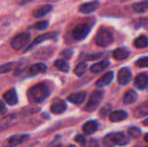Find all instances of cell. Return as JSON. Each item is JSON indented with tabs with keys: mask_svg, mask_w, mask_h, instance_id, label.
I'll list each match as a JSON object with an SVG mask.
<instances>
[{
	"mask_svg": "<svg viewBox=\"0 0 148 147\" xmlns=\"http://www.w3.org/2000/svg\"><path fill=\"white\" fill-rule=\"evenodd\" d=\"M128 133L134 138H139L141 135V131L137 127H131L128 130Z\"/></svg>",
	"mask_w": 148,
	"mask_h": 147,
	"instance_id": "obj_32",
	"label": "cell"
},
{
	"mask_svg": "<svg viewBox=\"0 0 148 147\" xmlns=\"http://www.w3.org/2000/svg\"><path fill=\"white\" fill-rule=\"evenodd\" d=\"M6 111H7V107H6L5 104H4L3 102L0 101V115L5 113Z\"/></svg>",
	"mask_w": 148,
	"mask_h": 147,
	"instance_id": "obj_38",
	"label": "cell"
},
{
	"mask_svg": "<svg viewBox=\"0 0 148 147\" xmlns=\"http://www.w3.org/2000/svg\"><path fill=\"white\" fill-rule=\"evenodd\" d=\"M12 68H13V63L12 62L3 64V65L0 66V75L9 73L12 70Z\"/></svg>",
	"mask_w": 148,
	"mask_h": 147,
	"instance_id": "obj_30",
	"label": "cell"
},
{
	"mask_svg": "<svg viewBox=\"0 0 148 147\" xmlns=\"http://www.w3.org/2000/svg\"><path fill=\"white\" fill-rule=\"evenodd\" d=\"M109 66V62L108 61H101L100 62H97L95 64H94L92 67H91V71L93 73H95V74H98L103 70H105L107 68H108Z\"/></svg>",
	"mask_w": 148,
	"mask_h": 147,
	"instance_id": "obj_24",
	"label": "cell"
},
{
	"mask_svg": "<svg viewBox=\"0 0 148 147\" xmlns=\"http://www.w3.org/2000/svg\"><path fill=\"white\" fill-rule=\"evenodd\" d=\"M3 99L6 101V103L10 106H14V105L17 104V102H18V97H17L16 92L14 89H11V90L6 92L3 94Z\"/></svg>",
	"mask_w": 148,
	"mask_h": 147,
	"instance_id": "obj_15",
	"label": "cell"
},
{
	"mask_svg": "<svg viewBox=\"0 0 148 147\" xmlns=\"http://www.w3.org/2000/svg\"><path fill=\"white\" fill-rule=\"evenodd\" d=\"M130 52L125 48H118L113 52V57L117 61H122L128 57Z\"/></svg>",
	"mask_w": 148,
	"mask_h": 147,
	"instance_id": "obj_18",
	"label": "cell"
},
{
	"mask_svg": "<svg viewBox=\"0 0 148 147\" xmlns=\"http://www.w3.org/2000/svg\"><path fill=\"white\" fill-rule=\"evenodd\" d=\"M147 147H148V146H147Z\"/></svg>",
	"mask_w": 148,
	"mask_h": 147,
	"instance_id": "obj_43",
	"label": "cell"
},
{
	"mask_svg": "<svg viewBox=\"0 0 148 147\" xmlns=\"http://www.w3.org/2000/svg\"><path fill=\"white\" fill-rule=\"evenodd\" d=\"M86 147H100L98 142L95 139H91L88 143H87V145L85 146Z\"/></svg>",
	"mask_w": 148,
	"mask_h": 147,
	"instance_id": "obj_37",
	"label": "cell"
},
{
	"mask_svg": "<svg viewBox=\"0 0 148 147\" xmlns=\"http://www.w3.org/2000/svg\"><path fill=\"white\" fill-rule=\"evenodd\" d=\"M133 9L137 13H145L148 11V0H143L133 4Z\"/></svg>",
	"mask_w": 148,
	"mask_h": 147,
	"instance_id": "obj_23",
	"label": "cell"
},
{
	"mask_svg": "<svg viewBox=\"0 0 148 147\" xmlns=\"http://www.w3.org/2000/svg\"><path fill=\"white\" fill-rule=\"evenodd\" d=\"M114 140L116 146H127L130 142L129 138L123 133H114Z\"/></svg>",
	"mask_w": 148,
	"mask_h": 147,
	"instance_id": "obj_22",
	"label": "cell"
},
{
	"mask_svg": "<svg viewBox=\"0 0 148 147\" xmlns=\"http://www.w3.org/2000/svg\"><path fill=\"white\" fill-rule=\"evenodd\" d=\"M87 97V94L84 92H81V93H75L70 94L68 97V101H70L71 103H74L75 105H80L82 104L84 102V101L86 100Z\"/></svg>",
	"mask_w": 148,
	"mask_h": 147,
	"instance_id": "obj_13",
	"label": "cell"
},
{
	"mask_svg": "<svg viewBox=\"0 0 148 147\" xmlns=\"http://www.w3.org/2000/svg\"><path fill=\"white\" fill-rule=\"evenodd\" d=\"M99 6L100 3L98 1H92L82 4L79 8V10L83 14H90L95 12L99 8Z\"/></svg>",
	"mask_w": 148,
	"mask_h": 147,
	"instance_id": "obj_10",
	"label": "cell"
},
{
	"mask_svg": "<svg viewBox=\"0 0 148 147\" xmlns=\"http://www.w3.org/2000/svg\"><path fill=\"white\" fill-rule=\"evenodd\" d=\"M134 44L137 49H145L148 47V37L146 36H140L134 40Z\"/></svg>",
	"mask_w": 148,
	"mask_h": 147,
	"instance_id": "obj_25",
	"label": "cell"
},
{
	"mask_svg": "<svg viewBox=\"0 0 148 147\" xmlns=\"http://www.w3.org/2000/svg\"><path fill=\"white\" fill-rule=\"evenodd\" d=\"M68 147H76V146H68Z\"/></svg>",
	"mask_w": 148,
	"mask_h": 147,
	"instance_id": "obj_42",
	"label": "cell"
},
{
	"mask_svg": "<svg viewBox=\"0 0 148 147\" xmlns=\"http://www.w3.org/2000/svg\"><path fill=\"white\" fill-rule=\"evenodd\" d=\"M67 109V105L65 101L60 99H56L52 101L50 106V111L54 114H61Z\"/></svg>",
	"mask_w": 148,
	"mask_h": 147,
	"instance_id": "obj_7",
	"label": "cell"
},
{
	"mask_svg": "<svg viewBox=\"0 0 148 147\" xmlns=\"http://www.w3.org/2000/svg\"><path fill=\"white\" fill-rule=\"evenodd\" d=\"M28 138V135L26 134H21V135H13L10 138H8L3 142V147H16L19 145L23 144Z\"/></svg>",
	"mask_w": 148,
	"mask_h": 147,
	"instance_id": "obj_6",
	"label": "cell"
},
{
	"mask_svg": "<svg viewBox=\"0 0 148 147\" xmlns=\"http://www.w3.org/2000/svg\"><path fill=\"white\" fill-rule=\"evenodd\" d=\"M75 142H77L79 145H81V146H85L87 145V139H86V138H85L84 136H82V135H78V136H76V137L75 138Z\"/></svg>",
	"mask_w": 148,
	"mask_h": 147,
	"instance_id": "obj_33",
	"label": "cell"
},
{
	"mask_svg": "<svg viewBox=\"0 0 148 147\" xmlns=\"http://www.w3.org/2000/svg\"><path fill=\"white\" fill-rule=\"evenodd\" d=\"M109 112H111V106L107 105V106H105L104 107H102V108L101 109V111H100V115H101V117H106V116L109 113Z\"/></svg>",
	"mask_w": 148,
	"mask_h": 147,
	"instance_id": "obj_34",
	"label": "cell"
},
{
	"mask_svg": "<svg viewBox=\"0 0 148 147\" xmlns=\"http://www.w3.org/2000/svg\"><path fill=\"white\" fill-rule=\"evenodd\" d=\"M114 75L113 72H108L95 82V86L97 88H105V87L110 85V83L114 80Z\"/></svg>",
	"mask_w": 148,
	"mask_h": 147,
	"instance_id": "obj_11",
	"label": "cell"
},
{
	"mask_svg": "<svg viewBox=\"0 0 148 147\" xmlns=\"http://www.w3.org/2000/svg\"><path fill=\"white\" fill-rule=\"evenodd\" d=\"M97 129H98V123L95 120H89L86 122L82 127V130L86 134H92L95 132H96Z\"/></svg>",
	"mask_w": 148,
	"mask_h": 147,
	"instance_id": "obj_21",
	"label": "cell"
},
{
	"mask_svg": "<svg viewBox=\"0 0 148 147\" xmlns=\"http://www.w3.org/2000/svg\"><path fill=\"white\" fill-rule=\"evenodd\" d=\"M48 26H49V22L46 20H43V21H40L35 23L33 26L30 27V29H35L37 30H44L48 28Z\"/></svg>",
	"mask_w": 148,
	"mask_h": 147,
	"instance_id": "obj_29",
	"label": "cell"
},
{
	"mask_svg": "<svg viewBox=\"0 0 148 147\" xmlns=\"http://www.w3.org/2000/svg\"><path fill=\"white\" fill-rule=\"evenodd\" d=\"M103 96H104V93L102 91H95L91 94V96H90L88 103L86 104L84 109L87 112L95 111L100 106V104L103 99Z\"/></svg>",
	"mask_w": 148,
	"mask_h": 147,
	"instance_id": "obj_3",
	"label": "cell"
},
{
	"mask_svg": "<svg viewBox=\"0 0 148 147\" xmlns=\"http://www.w3.org/2000/svg\"><path fill=\"white\" fill-rule=\"evenodd\" d=\"M114 42V36L108 29H101L95 36V43L100 47H108Z\"/></svg>",
	"mask_w": 148,
	"mask_h": 147,
	"instance_id": "obj_2",
	"label": "cell"
},
{
	"mask_svg": "<svg viewBox=\"0 0 148 147\" xmlns=\"http://www.w3.org/2000/svg\"><path fill=\"white\" fill-rule=\"evenodd\" d=\"M52 10H53V6L51 4H45V5H42L37 9H36L33 11V16L36 18H40V17H42V16H46L47 14H49L50 11H52Z\"/></svg>",
	"mask_w": 148,
	"mask_h": 147,
	"instance_id": "obj_12",
	"label": "cell"
},
{
	"mask_svg": "<svg viewBox=\"0 0 148 147\" xmlns=\"http://www.w3.org/2000/svg\"><path fill=\"white\" fill-rule=\"evenodd\" d=\"M132 80L131 71L127 68H122L118 73V82L120 85L125 86L128 84Z\"/></svg>",
	"mask_w": 148,
	"mask_h": 147,
	"instance_id": "obj_9",
	"label": "cell"
},
{
	"mask_svg": "<svg viewBox=\"0 0 148 147\" xmlns=\"http://www.w3.org/2000/svg\"><path fill=\"white\" fill-rule=\"evenodd\" d=\"M46 71H47V66L44 63H42V62H38L36 64H34L29 68V73L32 75L43 74Z\"/></svg>",
	"mask_w": 148,
	"mask_h": 147,
	"instance_id": "obj_19",
	"label": "cell"
},
{
	"mask_svg": "<svg viewBox=\"0 0 148 147\" xmlns=\"http://www.w3.org/2000/svg\"><path fill=\"white\" fill-rule=\"evenodd\" d=\"M145 141H146V142H147V143H148V133H147V134H146V135H145Z\"/></svg>",
	"mask_w": 148,
	"mask_h": 147,
	"instance_id": "obj_41",
	"label": "cell"
},
{
	"mask_svg": "<svg viewBox=\"0 0 148 147\" xmlns=\"http://www.w3.org/2000/svg\"><path fill=\"white\" fill-rule=\"evenodd\" d=\"M137 98H138L137 93L134 90L130 89L125 94L124 98H123V102L126 105H130V104L134 103L137 101Z\"/></svg>",
	"mask_w": 148,
	"mask_h": 147,
	"instance_id": "obj_20",
	"label": "cell"
},
{
	"mask_svg": "<svg viewBox=\"0 0 148 147\" xmlns=\"http://www.w3.org/2000/svg\"><path fill=\"white\" fill-rule=\"evenodd\" d=\"M102 54H93V55H88L87 56H86V58H87V60H88V61H92V60H96V59H98V58H100L101 57V55Z\"/></svg>",
	"mask_w": 148,
	"mask_h": 147,
	"instance_id": "obj_36",
	"label": "cell"
},
{
	"mask_svg": "<svg viewBox=\"0 0 148 147\" xmlns=\"http://www.w3.org/2000/svg\"><path fill=\"white\" fill-rule=\"evenodd\" d=\"M143 125H145V126H148V118L147 119H146V120L143 121Z\"/></svg>",
	"mask_w": 148,
	"mask_h": 147,
	"instance_id": "obj_40",
	"label": "cell"
},
{
	"mask_svg": "<svg viewBox=\"0 0 148 147\" xmlns=\"http://www.w3.org/2000/svg\"><path fill=\"white\" fill-rule=\"evenodd\" d=\"M148 84V75L146 74L139 75L134 81V86L139 89H145Z\"/></svg>",
	"mask_w": 148,
	"mask_h": 147,
	"instance_id": "obj_17",
	"label": "cell"
},
{
	"mask_svg": "<svg viewBox=\"0 0 148 147\" xmlns=\"http://www.w3.org/2000/svg\"><path fill=\"white\" fill-rule=\"evenodd\" d=\"M73 55V52L70 50V49H65L62 52V55L63 57H65L66 59H69Z\"/></svg>",
	"mask_w": 148,
	"mask_h": 147,
	"instance_id": "obj_35",
	"label": "cell"
},
{
	"mask_svg": "<svg viewBox=\"0 0 148 147\" xmlns=\"http://www.w3.org/2000/svg\"><path fill=\"white\" fill-rule=\"evenodd\" d=\"M56 37V33H55V32H50V33L42 34V35L37 36V37L33 41V42H31V43L29 44V46L26 48V49H25L24 52H26V51H28V50H30L33 47L36 46L37 44H39V43H41V42H44V41H46V40L55 39Z\"/></svg>",
	"mask_w": 148,
	"mask_h": 147,
	"instance_id": "obj_8",
	"label": "cell"
},
{
	"mask_svg": "<svg viewBox=\"0 0 148 147\" xmlns=\"http://www.w3.org/2000/svg\"><path fill=\"white\" fill-rule=\"evenodd\" d=\"M134 115L136 118H143L148 115V101L141 103L134 109Z\"/></svg>",
	"mask_w": 148,
	"mask_h": 147,
	"instance_id": "obj_14",
	"label": "cell"
},
{
	"mask_svg": "<svg viewBox=\"0 0 148 147\" xmlns=\"http://www.w3.org/2000/svg\"><path fill=\"white\" fill-rule=\"evenodd\" d=\"M91 29V27L88 24V23H81L76 25L73 30H72V36L77 40V41H81L85 39L88 35L89 34Z\"/></svg>",
	"mask_w": 148,
	"mask_h": 147,
	"instance_id": "obj_5",
	"label": "cell"
},
{
	"mask_svg": "<svg viewBox=\"0 0 148 147\" xmlns=\"http://www.w3.org/2000/svg\"><path fill=\"white\" fill-rule=\"evenodd\" d=\"M103 145L106 147H114L116 146L114 140V133L108 134L103 139Z\"/></svg>",
	"mask_w": 148,
	"mask_h": 147,
	"instance_id": "obj_28",
	"label": "cell"
},
{
	"mask_svg": "<svg viewBox=\"0 0 148 147\" xmlns=\"http://www.w3.org/2000/svg\"><path fill=\"white\" fill-rule=\"evenodd\" d=\"M136 66L139 68H148V56L140 58L136 62Z\"/></svg>",
	"mask_w": 148,
	"mask_h": 147,
	"instance_id": "obj_31",
	"label": "cell"
},
{
	"mask_svg": "<svg viewBox=\"0 0 148 147\" xmlns=\"http://www.w3.org/2000/svg\"><path fill=\"white\" fill-rule=\"evenodd\" d=\"M31 1H33V0H17L16 3H17L18 5H24V4H26V3L31 2Z\"/></svg>",
	"mask_w": 148,
	"mask_h": 147,
	"instance_id": "obj_39",
	"label": "cell"
},
{
	"mask_svg": "<svg viewBox=\"0 0 148 147\" xmlns=\"http://www.w3.org/2000/svg\"><path fill=\"white\" fill-rule=\"evenodd\" d=\"M127 116H128V114L127 112H125L123 110H118V111L112 112L109 114V119L112 122H120V121L126 120L127 118Z\"/></svg>",
	"mask_w": 148,
	"mask_h": 147,
	"instance_id": "obj_16",
	"label": "cell"
},
{
	"mask_svg": "<svg viewBox=\"0 0 148 147\" xmlns=\"http://www.w3.org/2000/svg\"><path fill=\"white\" fill-rule=\"evenodd\" d=\"M29 40H30V34L28 32H23L13 37L10 44L14 49L18 50V49H22L23 48H24L29 43Z\"/></svg>",
	"mask_w": 148,
	"mask_h": 147,
	"instance_id": "obj_4",
	"label": "cell"
},
{
	"mask_svg": "<svg viewBox=\"0 0 148 147\" xmlns=\"http://www.w3.org/2000/svg\"><path fill=\"white\" fill-rule=\"evenodd\" d=\"M87 71V64L85 62H81L79 63L74 69V73L75 75H77L78 77L82 76Z\"/></svg>",
	"mask_w": 148,
	"mask_h": 147,
	"instance_id": "obj_27",
	"label": "cell"
},
{
	"mask_svg": "<svg viewBox=\"0 0 148 147\" xmlns=\"http://www.w3.org/2000/svg\"><path fill=\"white\" fill-rule=\"evenodd\" d=\"M49 95V90L44 84H37L29 89L28 99L32 103H41Z\"/></svg>",
	"mask_w": 148,
	"mask_h": 147,
	"instance_id": "obj_1",
	"label": "cell"
},
{
	"mask_svg": "<svg viewBox=\"0 0 148 147\" xmlns=\"http://www.w3.org/2000/svg\"><path fill=\"white\" fill-rule=\"evenodd\" d=\"M54 65L56 66V68H58L60 71L62 72H64V73H67L69 71V68H70V66L68 62H66L64 60H62V59H57Z\"/></svg>",
	"mask_w": 148,
	"mask_h": 147,
	"instance_id": "obj_26",
	"label": "cell"
}]
</instances>
